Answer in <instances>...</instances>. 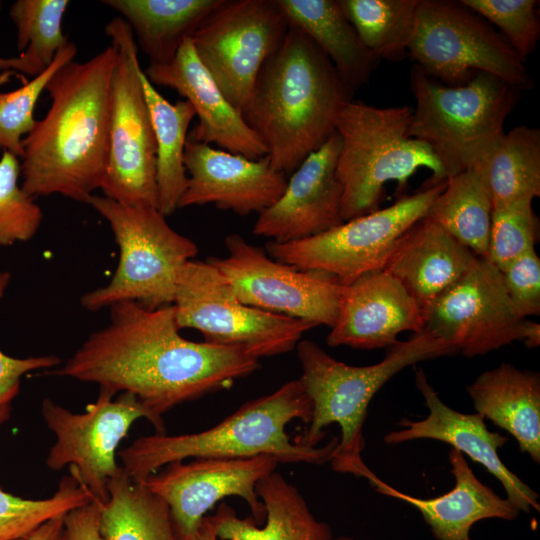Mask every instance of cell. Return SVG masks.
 Wrapping results in <instances>:
<instances>
[{"instance_id":"7dc6e473","label":"cell","mask_w":540,"mask_h":540,"mask_svg":"<svg viewBox=\"0 0 540 540\" xmlns=\"http://www.w3.org/2000/svg\"><path fill=\"white\" fill-rule=\"evenodd\" d=\"M332 540H353V539H351V538H349V537H344V536H342V537H338V538L332 539ZM467 540H471V539L469 538V539H467Z\"/></svg>"},{"instance_id":"e575fe53","label":"cell","mask_w":540,"mask_h":540,"mask_svg":"<svg viewBox=\"0 0 540 540\" xmlns=\"http://www.w3.org/2000/svg\"><path fill=\"white\" fill-rule=\"evenodd\" d=\"M76 55V44L68 41L57 52L52 64L39 75L16 90L0 92V150L23 157V139L35 126L34 109L41 93L54 73ZM11 73L0 75V86L9 80Z\"/></svg>"},{"instance_id":"8fae6325","label":"cell","mask_w":540,"mask_h":540,"mask_svg":"<svg viewBox=\"0 0 540 540\" xmlns=\"http://www.w3.org/2000/svg\"><path fill=\"white\" fill-rule=\"evenodd\" d=\"M117 49L111 81L109 155L103 196L131 207H156V141L141 82L135 37L121 17L105 27Z\"/></svg>"},{"instance_id":"bcb514c9","label":"cell","mask_w":540,"mask_h":540,"mask_svg":"<svg viewBox=\"0 0 540 540\" xmlns=\"http://www.w3.org/2000/svg\"><path fill=\"white\" fill-rule=\"evenodd\" d=\"M10 406L0 407V424L6 421L10 414Z\"/></svg>"},{"instance_id":"7a4b0ae2","label":"cell","mask_w":540,"mask_h":540,"mask_svg":"<svg viewBox=\"0 0 540 540\" xmlns=\"http://www.w3.org/2000/svg\"><path fill=\"white\" fill-rule=\"evenodd\" d=\"M116 60L111 44L85 62H67L47 83L51 105L23 139L21 187L28 195L60 194L88 204L101 188Z\"/></svg>"},{"instance_id":"9c48e42d","label":"cell","mask_w":540,"mask_h":540,"mask_svg":"<svg viewBox=\"0 0 540 540\" xmlns=\"http://www.w3.org/2000/svg\"><path fill=\"white\" fill-rule=\"evenodd\" d=\"M408 56L446 85H461L485 72L521 93L534 87L524 62L505 38L460 1L419 0Z\"/></svg>"},{"instance_id":"9a60e30c","label":"cell","mask_w":540,"mask_h":540,"mask_svg":"<svg viewBox=\"0 0 540 540\" xmlns=\"http://www.w3.org/2000/svg\"><path fill=\"white\" fill-rule=\"evenodd\" d=\"M227 256L207 259L244 304L332 328L343 285L323 272L301 270L271 258L239 234L227 235Z\"/></svg>"},{"instance_id":"7c38bea8","label":"cell","mask_w":540,"mask_h":540,"mask_svg":"<svg viewBox=\"0 0 540 540\" xmlns=\"http://www.w3.org/2000/svg\"><path fill=\"white\" fill-rule=\"evenodd\" d=\"M446 182L424 186L386 208L344 221L312 237L285 243L270 240L266 252L277 261L326 273L348 285L385 267L404 234L427 216Z\"/></svg>"},{"instance_id":"836d02e7","label":"cell","mask_w":540,"mask_h":540,"mask_svg":"<svg viewBox=\"0 0 540 540\" xmlns=\"http://www.w3.org/2000/svg\"><path fill=\"white\" fill-rule=\"evenodd\" d=\"M93 500L89 490L73 475L63 477L57 491L41 500L24 499L0 488V540H23L51 518Z\"/></svg>"},{"instance_id":"74e56055","label":"cell","mask_w":540,"mask_h":540,"mask_svg":"<svg viewBox=\"0 0 540 540\" xmlns=\"http://www.w3.org/2000/svg\"><path fill=\"white\" fill-rule=\"evenodd\" d=\"M21 164L18 157L4 151L0 159V246L25 242L37 233L43 212L19 185Z\"/></svg>"},{"instance_id":"ffe728a7","label":"cell","mask_w":540,"mask_h":540,"mask_svg":"<svg viewBox=\"0 0 540 540\" xmlns=\"http://www.w3.org/2000/svg\"><path fill=\"white\" fill-rule=\"evenodd\" d=\"M415 384L424 398L429 414L423 420L402 419L401 429L384 437L386 444L395 445L416 439H432L449 444L481 464L502 484L506 498L519 510L539 511V495L514 474L500 459L498 450L507 438L486 427L482 415L458 412L439 397L422 369L415 371Z\"/></svg>"},{"instance_id":"d4e9b609","label":"cell","mask_w":540,"mask_h":540,"mask_svg":"<svg viewBox=\"0 0 540 540\" xmlns=\"http://www.w3.org/2000/svg\"><path fill=\"white\" fill-rule=\"evenodd\" d=\"M476 413L511 434L540 463V375L509 363L485 371L466 388Z\"/></svg>"},{"instance_id":"8d00e7d4","label":"cell","mask_w":540,"mask_h":540,"mask_svg":"<svg viewBox=\"0 0 540 540\" xmlns=\"http://www.w3.org/2000/svg\"><path fill=\"white\" fill-rule=\"evenodd\" d=\"M532 201L524 198L493 208L486 259L498 270L535 249L539 220Z\"/></svg>"},{"instance_id":"ab89813d","label":"cell","mask_w":540,"mask_h":540,"mask_svg":"<svg viewBox=\"0 0 540 540\" xmlns=\"http://www.w3.org/2000/svg\"><path fill=\"white\" fill-rule=\"evenodd\" d=\"M507 295L523 317L540 314V259L532 249L499 270Z\"/></svg>"},{"instance_id":"f546056e","label":"cell","mask_w":540,"mask_h":540,"mask_svg":"<svg viewBox=\"0 0 540 540\" xmlns=\"http://www.w3.org/2000/svg\"><path fill=\"white\" fill-rule=\"evenodd\" d=\"M493 208L540 196V130L519 125L504 133L474 168Z\"/></svg>"},{"instance_id":"603a6c76","label":"cell","mask_w":540,"mask_h":540,"mask_svg":"<svg viewBox=\"0 0 540 540\" xmlns=\"http://www.w3.org/2000/svg\"><path fill=\"white\" fill-rule=\"evenodd\" d=\"M448 459L455 485L438 497L411 496L391 487L374 473L367 480L377 492L415 507L437 540H467L478 521L492 518L513 521L519 516V510L506 497H500L476 477L460 451L451 448Z\"/></svg>"},{"instance_id":"d590c367","label":"cell","mask_w":540,"mask_h":540,"mask_svg":"<svg viewBox=\"0 0 540 540\" xmlns=\"http://www.w3.org/2000/svg\"><path fill=\"white\" fill-rule=\"evenodd\" d=\"M69 4L67 0H18L10 7L17 30V49L43 69L52 64L57 52L69 41L62 31Z\"/></svg>"},{"instance_id":"30bf717a","label":"cell","mask_w":540,"mask_h":540,"mask_svg":"<svg viewBox=\"0 0 540 540\" xmlns=\"http://www.w3.org/2000/svg\"><path fill=\"white\" fill-rule=\"evenodd\" d=\"M179 329L193 328L204 341L239 349L259 359L291 351L313 322L242 303L207 260H190L179 271L173 301Z\"/></svg>"},{"instance_id":"52a82bcc","label":"cell","mask_w":540,"mask_h":540,"mask_svg":"<svg viewBox=\"0 0 540 540\" xmlns=\"http://www.w3.org/2000/svg\"><path fill=\"white\" fill-rule=\"evenodd\" d=\"M413 108L409 135L432 150L446 179L474 168L503 136L521 92L501 78L478 72L461 85H446L417 65L410 72Z\"/></svg>"},{"instance_id":"7bdbcfd3","label":"cell","mask_w":540,"mask_h":540,"mask_svg":"<svg viewBox=\"0 0 540 540\" xmlns=\"http://www.w3.org/2000/svg\"><path fill=\"white\" fill-rule=\"evenodd\" d=\"M65 515L51 518L23 540H68L64 522Z\"/></svg>"},{"instance_id":"1f68e13d","label":"cell","mask_w":540,"mask_h":540,"mask_svg":"<svg viewBox=\"0 0 540 540\" xmlns=\"http://www.w3.org/2000/svg\"><path fill=\"white\" fill-rule=\"evenodd\" d=\"M493 204L475 169L447 178L427 214L476 257L486 258Z\"/></svg>"},{"instance_id":"4316f807","label":"cell","mask_w":540,"mask_h":540,"mask_svg":"<svg viewBox=\"0 0 540 540\" xmlns=\"http://www.w3.org/2000/svg\"><path fill=\"white\" fill-rule=\"evenodd\" d=\"M288 24L327 55L349 89L366 85L379 59L361 42L337 0H277Z\"/></svg>"},{"instance_id":"ac0fdd59","label":"cell","mask_w":540,"mask_h":540,"mask_svg":"<svg viewBox=\"0 0 540 540\" xmlns=\"http://www.w3.org/2000/svg\"><path fill=\"white\" fill-rule=\"evenodd\" d=\"M184 166L187 185L178 208L214 204L242 216L260 214L281 197L288 180L267 156L249 159L189 136Z\"/></svg>"},{"instance_id":"8992f818","label":"cell","mask_w":540,"mask_h":540,"mask_svg":"<svg viewBox=\"0 0 540 540\" xmlns=\"http://www.w3.org/2000/svg\"><path fill=\"white\" fill-rule=\"evenodd\" d=\"M411 106L376 107L349 101L335 125L340 138L336 173L342 187V220L374 212L386 183L399 187L419 169L432 171L425 186L447 180L444 170L425 143L409 135Z\"/></svg>"},{"instance_id":"60d3db41","label":"cell","mask_w":540,"mask_h":540,"mask_svg":"<svg viewBox=\"0 0 540 540\" xmlns=\"http://www.w3.org/2000/svg\"><path fill=\"white\" fill-rule=\"evenodd\" d=\"M8 272H0V299L10 281ZM61 359L55 355L29 358H13L0 350V407L10 406L20 389V378L34 370L58 367Z\"/></svg>"},{"instance_id":"484cf974","label":"cell","mask_w":540,"mask_h":540,"mask_svg":"<svg viewBox=\"0 0 540 540\" xmlns=\"http://www.w3.org/2000/svg\"><path fill=\"white\" fill-rule=\"evenodd\" d=\"M265 507L266 524L260 529L253 521L240 519L221 504L212 515L216 535L223 540H332L325 522L311 513L298 489L281 474L272 472L256 485Z\"/></svg>"},{"instance_id":"7402d4cb","label":"cell","mask_w":540,"mask_h":540,"mask_svg":"<svg viewBox=\"0 0 540 540\" xmlns=\"http://www.w3.org/2000/svg\"><path fill=\"white\" fill-rule=\"evenodd\" d=\"M143 71L153 85L175 89L192 105L198 123L188 134L190 138L249 159L267 155L263 142L200 61L191 38L182 43L170 62L149 64Z\"/></svg>"},{"instance_id":"3957f363","label":"cell","mask_w":540,"mask_h":540,"mask_svg":"<svg viewBox=\"0 0 540 540\" xmlns=\"http://www.w3.org/2000/svg\"><path fill=\"white\" fill-rule=\"evenodd\" d=\"M353 95L327 55L289 25L241 114L265 145L272 167L288 176L335 132Z\"/></svg>"},{"instance_id":"ee69618b","label":"cell","mask_w":540,"mask_h":540,"mask_svg":"<svg viewBox=\"0 0 540 540\" xmlns=\"http://www.w3.org/2000/svg\"><path fill=\"white\" fill-rule=\"evenodd\" d=\"M2 2L0 1V9ZM43 69L37 62H35L27 53H20L18 57L3 58L0 57V72H21L30 76H37Z\"/></svg>"},{"instance_id":"cb8c5ba5","label":"cell","mask_w":540,"mask_h":540,"mask_svg":"<svg viewBox=\"0 0 540 540\" xmlns=\"http://www.w3.org/2000/svg\"><path fill=\"white\" fill-rule=\"evenodd\" d=\"M476 258L426 216L404 234L383 269L402 283L423 310L460 279Z\"/></svg>"},{"instance_id":"e0dca14e","label":"cell","mask_w":540,"mask_h":540,"mask_svg":"<svg viewBox=\"0 0 540 540\" xmlns=\"http://www.w3.org/2000/svg\"><path fill=\"white\" fill-rule=\"evenodd\" d=\"M278 460L270 455L248 458H196L173 462L141 481L169 507L178 539L196 531L205 513L227 496H239L259 522L265 507L257 483L275 471Z\"/></svg>"},{"instance_id":"c3c4849f","label":"cell","mask_w":540,"mask_h":540,"mask_svg":"<svg viewBox=\"0 0 540 540\" xmlns=\"http://www.w3.org/2000/svg\"><path fill=\"white\" fill-rule=\"evenodd\" d=\"M231 540H236V539H231Z\"/></svg>"},{"instance_id":"2e32d148","label":"cell","mask_w":540,"mask_h":540,"mask_svg":"<svg viewBox=\"0 0 540 540\" xmlns=\"http://www.w3.org/2000/svg\"><path fill=\"white\" fill-rule=\"evenodd\" d=\"M422 313L424 331L468 358L524 343L531 322L515 309L499 270L479 257Z\"/></svg>"},{"instance_id":"ba28073f","label":"cell","mask_w":540,"mask_h":540,"mask_svg":"<svg viewBox=\"0 0 540 540\" xmlns=\"http://www.w3.org/2000/svg\"><path fill=\"white\" fill-rule=\"evenodd\" d=\"M88 204L110 225L120 255L109 283L83 294L81 305L90 311L124 301L149 309L172 305L179 271L197 255V245L156 207L126 206L98 195Z\"/></svg>"},{"instance_id":"d6a6232c","label":"cell","mask_w":540,"mask_h":540,"mask_svg":"<svg viewBox=\"0 0 540 540\" xmlns=\"http://www.w3.org/2000/svg\"><path fill=\"white\" fill-rule=\"evenodd\" d=\"M363 45L379 60L408 56L419 0H337Z\"/></svg>"},{"instance_id":"6da1fadb","label":"cell","mask_w":540,"mask_h":540,"mask_svg":"<svg viewBox=\"0 0 540 540\" xmlns=\"http://www.w3.org/2000/svg\"><path fill=\"white\" fill-rule=\"evenodd\" d=\"M110 309L106 327L44 373L131 393L162 420L173 407L228 388L260 366L239 349L182 337L173 305L149 309L124 301Z\"/></svg>"},{"instance_id":"83f0119b","label":"cell","mask_w":540,"mask_h":540,"mask_svg":"<svg viewBox=\"0 0 540 540\" xmlns=\"http://www.w3.org/2000/svg\"><path fill=\"white\" fill-rule=\"evenodd\" d=\"M223 0H104L121 14L149 64L170 62Z\"/></svg>"},{"instance_id":"44dd1931","label":"cell","mask_w":540,"mask_h":540,"mask_svg":"<svg viewBox=\"0 0 540 540\" xmlns=\"http://www.w3.org/2000/svg\"><path fill=\"white\" fill-rule=\"evenodd\" d=\"M404 331H424L422 309L400 281L381 269L343 285L326 341L332 347L370 350L396 344Z\"/></svg>"},{"instance_id":"f6af8a7d","label":"cell","mask_w":540,"mask_h":540,"mask_svg":"<svg viewBox=\"0 0 540 540\" xmlns=\"http://www.w3.org/2000/svg\"><path fill=\"white\" fill-rule=\"evenodd\" d=\"M179 540H218L211 516H205L194 533Z\"/></svg>"},{"instance_id":"4dcf8cb0","label":"cell","mask_w":540,"mask_h":540,"mask_svg":"<svg viewBox=\"0 0 540 540\" xmlns=\"http://www.w3.org/2000/svg\"><path fill=\"white\" fill-rule=\"evenodd\" d=\"M107 489L99 521L105 540H179L166 502L124 469Z\"/></svg>"},{"instance_id":"277c9868","label":"cell","mask_w":540,"mask_h":540,"mask_svg":"<svg viewBox=\"0 0 540 540\" xmlns=\"http://www.w3.org/2000/svg\"><path fill=\"white\" fill-rule=\"evenodd\" d=\"M312 404L299 379L271 394L251 400L210 429L190 434L141 436L118 456L125 473L136 482L162 467L187 458H248L270 455L279 463L330 462L338 439L323 447L292 442L286 426L294 419L309 423Z\"/></svg>"},{"instance_id":"5bb4252c","label":"cell","mask_w":540,"mask_h":540,"mask_svg":"<svg viewBox=\"0 0 540 540\" xmlns=\"http://www.w3.org/2000/svg\"><path fill=\"white\" fill-rule=\"evenodd\" d=\"M288 28L277 0H223L190 38L223 95L242 112L264 62Z\"/></svg>"},{"instance_id":"b9f144b4","label":"cell","mask_w":540,"mask_h":540,"mask_svg":"<svg viewBox=\"0 0 540 540\" xmlns=\"http://www.w3.org/2000/svg\"><path fill=\"white\" fill-rule=\"evenodd\" d=\"M102 504L96 500L66 513L64 522L68 540H105L100 531Z\"/></svg>"},{"instance_id":"4fadbf2b","label":"cell","mask_w":540,"mask_h":540,"mask_svg":"<svg viewBox=\"0 0 540 540\" xmlns=\"http://www.w3.org/2000/svg\"><path fill=\"white\" fill-rule=\"evenodd\" d=\"M114 397L100 388L96 401L83 413H74L49 398L42 402L43 418L56 437L46 465L54 471L69 466L71 475L102 505L108 500L109 481L123 470L116 462V453L134 422L145 418L158 434L165 433L163 420L136 396L122 392Z\"/></svg>"},{"instance_id":"f1b7e54d","label":"cell","mask_w":540,"mask_h":540,"mask_svg":"<svg viewBox=\"0 0 540 540\" xmlns=\"http://www.w3.org/2000/svg\"><path fill=\"white\" fill-rule=\"evenodd\" d=\"M140 77L156 141L157 209L166 217L178 208L186 189L184 151L188 128L196 114L187 100L170 103L156 90L143 70Z\"/></svg>"},{"instance_id":"5b68a950","label":"cell","mask_w":540,"mask_h":540,"mask_svg":"<svg viewBox=\"0 0 540 540\" xmlns=\"http://www.w3.org/2000/svg\"><path fill=\"white\" fill-rule=\"evenodd\" d=\"M302 374L299 378L312 404L308 429L294 443L313 448L324 436L323 429L336 423L341 430L330 460L332 469L365 479L372 471L364 463L363 425L368 406L379 389L404 368L418 362L457 353L449 343L426 331L388 347L385 357L368 366L338 361L311 340L297 344Z\"/></svg>"},{"instance_id":"d6986e66","label":"cell","mask_w":540,"mask_h":540,"mask_svg":"<svg viewBox=\"0 0 540 540\" xmlns=\"http://www.w3.org/2000/svg\"><path fill=\"white\" fill-rule=\"evenodd\" d=\"M340 138L335 131L291 174L281 197L261 212L253 233L285 243L305 239L343 223L342 187L336 173Z\"/></svg>"},{"instance_id":"f35d334b","label":"cell","mask_w":540,"mask_h":540,"mask_svg":"<svg viewBox=\"0 0 540 540\" xmlns=\"http://www.w3.org/2000/svg\"><path fill=\"white\" fill-rule=\"evenodd\" d=\"M488 23L497 26L501 35L525 62L537 47L540 20L536 0H459Z\"/></svg>"}]
</instances>
